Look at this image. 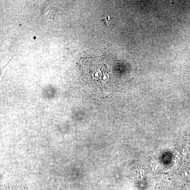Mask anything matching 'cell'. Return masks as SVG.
I'll return each mask as SVG.
<instances>
[{
  "label": "cell",
  "mask_w": 190,
  "mask_h": 190,
  "mask_svg": "<svg viewBox=\"0 0 190 190\" xmlns=\"http://www.w3.org/2000/svg\"><path fill=\"white\" fill-rule=\"evenodd\" d=\"M83 63V76L89 88L98 91L110 89L115 82V73L112 64L102 57H87Z\"/></svg>",
  "instance_id": "1"
},
{
  "label": "cell",
  "mask_w": 190,
  "mask_h": 190,
  "mask_svg": "<svg viewBox=\"0 0 190 190\" xmlns=\"http://www.w3.org/2000/svg\"><path fill=\"white\" fill-rule=\"evenodd\" d=\"M112 17H110V16H108L107 18H103L102 21L104 22V24L106 25V26H107L108 23L110 22V21L111 20Z\"/></svg>",
  "instance_id": "2"
}]
</instances>
